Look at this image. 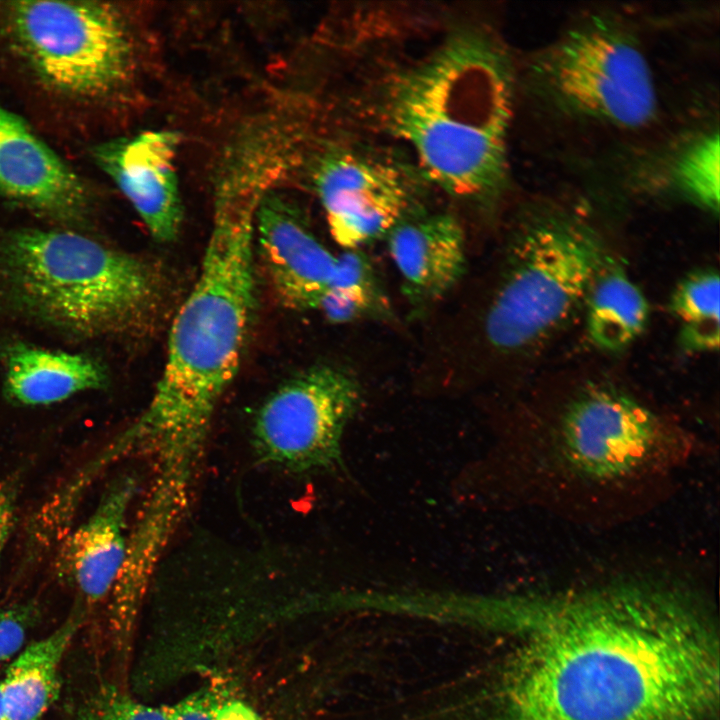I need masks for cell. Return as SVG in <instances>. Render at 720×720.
<instances>
[{
    "instance_id": "6da1fadb",
    "label": "cell",
    "mask_w": 720,
    "mask_h": 720,
    "mask_svg": "<svg viewBox=\"0 0 720 720\" xmlns=\"http://www.w3.org/2000/svg\"><path fill=\"white\" fill-rule=\"evenodd\" d=\"M518 639L503 720H717V625L687 590L625 582L497 600Z\"/></svg>"
},
{
    "instance_id": "7a4b0ae2",
    "label": "cell",
    "mask_w": 720,
    "mask_h": 720,
    "mask_svg": "<svg viewBox=\"0 0 720 720\" xmlns=\"http://www.w3.org/2000/svg\"><path fill=\"white\" fill-rule=\"evenodd\" d=\"M258 198L225 191L199 277L171 326L164 369L142 413L124 430L136 449L205 447L216 408L240 364L254 302Z\"/></svg>"
},
{
    "instance_id": "3957f363",
    "label": "cell",
    "mask_w": 720,
    "mask_h": 720,
    "mask_svg": "<svg viewBox=\"0 0 720 720\" xmlns=\"http://www.w3.org/2000/svg\"><path fill=\"white\" fill-rule=\"evenodd\" d=\"M387 109L395 133L447 192L481 200L502 186L512 79L486 36H451L397 79Z\"/></svg>"
},
{
    "instance_id": "277c9868",
    "label": "cell",
    "mask_w": 720,
    "mask_h": 720,
    "mask_svg": "<svg viewBox=\"0 0 720 720\" xmlns=\"http://www.w3.org/2000/svg\"><path fill=\"white\" fill-rule=\"evenodd\" d=\"M0 293L24 316L97 338L140 328L159 299L143 260L72 230L0 234Z\"/></svg>"
},
{
    "instance_id": "5b68a950",
    "label": "cell",
    "mask_w": 720,
    "mask_h": 720,
    "mask_svg": "<svg viewBox=\"0 0 720 720\" xmlns=\"http://www.w3.org/2000/svg\"><path fill=\"white\" fill-rule=\"evenodd\" d=\"M508 256L484 320L488 343L503 353L551 335L586 298L606 261L596 233L568 219L530 227Z\"/></svg>"
},
{
    "instance_id": "8992f818",
    "label": "cell",
    "mask_w": 720,
    "mask_h": 720,
    "mask_svg": "<svg viewBox=\"0 0 720 720\" xmlns=\"http://www.w3.org/2000/svg\"><path fill=\"white\" fill-rule=\"evenodd\" d=\"M16 40L48 85L75 96H100L126 80L132 47L111 5L20 1L10 7Z\"/></svg>"
},
{
    "instance_id": "52a82bcc",
    "label": "cell",
    "mask_w": 720,
    "mask_h": 720,
    "mask_svg": "<svg viewBox=\"0 0 720 720\" xmlns=\"http://www.w3.org/2000/svg\"><path fill=\"white\" fill-rule=\"evenodd\" d=\"M360 402L357 381L330 365L289 378L257 410L251 441L258 459L293 473L333 467Z\"/></svg>"
},
{
    "instance_id": "ba28073f",
    "label": "cell",
    "mask_w": 720,
    "mask_h": 720,
    "mask_svg": "<svg viewBox=\"0 0 720 720\" xmlns=\"http://www.w3.org/2000/svg\"><path fill=\"white\" fill-rule=\"evenodd\" d=\"M541 70L556 96L585 115L628 128L655 117L649 64L631 40L612 29L572 31L545 57Z\"/></svg>"
},
{
    "instance_id": "9c48e42d",
    "label": "cell",
    "mask_w": 720,
    "mask_h": 720,
    "mask_svg": "<svg viewBox=\"0 0 720 720\" xmlns=\"http://www.w3.org/2000/svg\"><path fill=\"white\" fill-rule=\"evenodd\" d=\"M671 431L649 408L608 388H591L565 409L560 425L564 457L578 473L615 479L640 472L669 452Z\"/></svg>"
},
{
    "instance_id": "30bf717a",
    "label": "cell",
    "mask_w": 720,
    "mask_h": 720,
    "mask_svg": "<svg viewBox=\"0 0 720 720\" xmlns=\"http://www.w3.org/2000/svg\"><path fill=\"white\" fill-rule=\"evenodd\" d=\"M314 185L334 240L347 250L387 235L406 217L408 185L393 165L335 151L317 164Z\"/></svg>"
},
{
    "instance_id": "8fae6325",
    "label": "cell",
    "mask_w": 720,
    "mask_h": 720,
    "mask_svg": "<svg viewBox=\"0 0 720 720\" xmlns=\"http://www.w3.org/2000/svg\"><path fill=\"white\" fill-rule=\"evenodd\" d=\"M258 252L273 291L294 310H317L338 259L314 236L296 206L276 192L260 197L254 218Z\"/></svg>"
},
{
    "instance_id": "7c38bea8",
    "label": "cell",
    "mask_w": 720,
    "mask_h": 720,
    "mask_svg": "<svg viewBox=\"0 0 720 720\" xmlns=\"http://www.w3.org/2000/svg\"><path fill=\"white\" fill-rule=\"evenodd\" d=\"M139 491L135 474L115 477L89 518L66 533L56 561L59 577L76 589L77 606L108 601L123 567L127 547V515Z\"/></svg>"
},
{
    "instance_id": "4fadbf2b",
    "label": "cell",
    "mask_w": 720,
    "mask_h": 720,
    "mask_svg": "<svg viewBox=\"0 0 720 720\" xmlns=\"http://www.w3.org/2000/svg\"><path fill=\"white\" fill-rule=\"evenodd\" d=\"M177 144L176 133L152 130L104 144L96 152L100 166L160 242L174 240L182 223Z\"/></svg>"
},
{
    "instance_id": "5bb4252c",
    "label": "cell",
    "mask_w": 720,
    "mask_h": 720,
    "mask_svg": "<svg viewBox=\"0 0 720 720\" xmlns=\"http://www.w3.org/2000/svg\"><path fill=\"white\" fill-rule=\"evenodd\" d=\"M0 194L66 221L79 220L88 208L79 178L22 119L1 105Z\"/></svg>"
},
{
    "instance_id": "9a60e30c",
    "label": "cell",
    "mask_w": 720,
    "mask_h": 720,
    "mask_svg": "<svg viewBox=\"0 0 720 720\" xmlns=\"http://www.w3.org/2000/svg\"><path fill=\"white\" fill-rule=\"evenodd\" d=\"M387 240L403 293L417 310L438 301L464 272V234L451 215L404 217Z\"/></svg>"
},
{
    "instance_id": "2e32d148",
    "label": "cell",
    "mask_w": 720,
    "mask_h": 720,
    "mask_svg": "<svg viewBox=\"0 0 720 720\" xmlns=\"http://www.w3.org/2000/svg\"><path fill=\"white\" fill-rule=\"evenodd\" d=\"M3 364L4 395L22 406L50 405L108 383L102 363L81 353L13 343L4 352Z\"/></svg>"
},
{
    "instance_id": "e0dca14e",
    "label": "cell",
    "mask_w": 720,
    "mask_h": 720,
    "mask_svg": "<svg viewBox=\"0 0 720 720\" xmlns=\"http://www.w3.org/2000/svg\"><path fill=\"white\" fill-rule=\"evenodd\" d=\"M84 610L76 606L50 635L28 645L11 663L0 683L8 720H40L59 691V669L81 625Z\"/></svg>"
},
{
    "instance_id": "ac0fdd59",
    "label": "cell",
    "mask_w": 720,
    "mask_h": 720,
    "mask_svg": "<svg viewBox=\"0 0 720 720\" xmlns=\"http://www.w3.org/2000/svg\"><path fill=\"white\" fill-rule=\"evenodd\" d=\"M587 331L592 342L607 351H620L643 332L648 301L624 269L607 259L586 296Z\"/></svg>"
},
{
    "instance_id": "d6986e66",
    "label": "cell",
    "mask_w": 720,
    "mask_h": 720,
    "mask_svg": "<svg viewBox=\"0 0 720 720\" xmlns=\"http://www.w3.org/2000/svg\"><path fill=\"white\" fill-rule=\"evenodd\" d=\"M337 259L334 279L318 311L334 323L388 314V303L367 256L351 249Z\"/></svg>"
},
{
    "instance_id": "ffe728a7",
    "label": "cell",
    "mask_w": 720,
    "mask_h": 720,
    "mask_svg": "<svg viewBox=\"0 0 720 720\" xmlns=\"http://www.w3.org/2000/svg\"><path fill=\"white\" fill-rule=\"evenodd\" d=\"M719 283L717 271L700 270L682 279L672 293L670 310L681 322L680 343L689 352L719 347Z\"/></svg>"
},
{
    "instance_id": "44dd1931",
    "label": "cell",
    "mask_w": 720,
    "mask_h": 720,
    "mask_svg": "<svg viewBox=\"0 0 720 720\" xmlns=\"http://www.w3.org/2000/svg\"><path fill=\"white\" fill-rule=\"evenodd\" d=\"M719 148L718 133H707L680 154L674 169L680 188L712 212L719 210Z\"/></svg>"
},
{
    "instance_id": "7402d4cb",
    "label": "cell",
    "mask_w": 720,
    "mask_h": 720,
    "mask_svg": "<svg viewBox=\"0 0 720 720\" xmlns=\"http://www.w3.org/2000/svg\"><path fill=\"white\" fill-rule=\"evenodd\" d=\"M172 706H148L108 685L93 693L79 710V720H171Z\"/></svg>"
},
{
    "instance_id": "603a6c76",
    "label": "cell",
    "mask_w": 720,
    "mask_h": 720,
    "mask_svg": "<svg viewBox=\"0 0 720 720\" xmlns=\"http://www.w3.org/2000/svg\"><path fill=\"white\" fill-rule=\"evenodd\" d=\"M35 616L29 605L0 607V662L22 647Z\"/></svg>"
},
{
    "instance_id": "cb8c5ba5",
    "label": "cell",
    "mask_w": 720,
    "mask_h": 720,
    "mask_svg": "<svg viewBox=\"0 0 720 720\" xmlns=\"http://www.w3.org/2000/svg\"><path fill=\"white\" fill-rule=\"evenodd\" d=\"M225 694L216 687H205L172 706L171 720H216Z\"/></svg>"
},
{
    "instance_id": "d4e9b609",
    "label": "cell",
    "mask_w": 720,
    "mask_h": 720,
    "mask_svg": "<svg viewBox=\"0 0 720 720\" xmlns=\"http://www.w3.org/2000/svg\"><path fill=\"white\" fill-rule=\"evenodd\" d=\"M17 482L13 477L0 478V559L16 520Z\"/></svg>"
},
{
    "instance_id": "484cf974",
    "label": "cell",
    "mask_w": 720,
    "mask_h": 720,
    "mask_svg": "<svg viewBox=\"0 0 720 720\" xmlns=\"http://www.w3.org/2000/svg\"><path fill=\"white\" fill-rule=\"evenodd\" d=\"M0 720H8L7 716L5 714V711H4L3 704H2L1 695H0Z\"/></svg>"
}]
</instances>
